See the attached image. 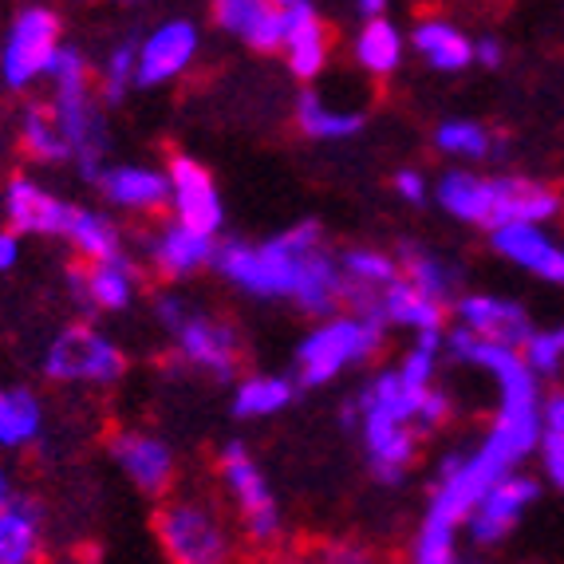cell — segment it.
I'll return each mask as SVG.
<instances>
[{
  "label": "cell",
  "instance_id": "6da1fadb",
  "mask_svg": "<svg viewBox=\"0 0 564 564\" xmlns=\"http://www.w3.org/2000/svg\"><path fill=\"white\" fill-rule=\"evenodd\" d=\"M344 419L359 434L371 478L379 486H403L419 466L426 434L451 423V395L443 387L411 391L395 367H379L359 383Z\"/></svg>",
  "mask_w": 564,
  "mask_h": 564
},
{
  "label": "cell",
  "instance_id": "7a4b0ae2",
  "mask_svg": "<svg viewBox=\"0 0 564 564\" xmlns=\"http://www.w3.org/2000/svg\"><path fill=\"white\" fill-rule=\"evenodd\" d=\"M434 206L458 226L494 234L501 226H549L564 214V194L525 174H481L451 166L443 178H434Z\"/></svg>",
  "mask_w": 564,
  "mask_h": 564
},
{
  "label": "cell",
  "instance_id": "3957f363",
  "mask_svg": "<svg viewBox=\"0 0 564 564\" xmlns=\"http://www.w3.org/2000/svg\"><path fill=\"white\" fill-rule=\"evenodd\" d=\"M324 226L316 217L292 221L269 241H249V237H226L217 241L214 273L253 301H289L301 257L324 249Z\"/></svg>",
  "mask_w": 564,
  "mask_h": 564
},
{
  "label": "cell",
  "instance_id": "277c9868",
  "mask_svg": "<svg viewBox=\"0 0 564 564\" xmlns=\"http://www.w3.org/2000/svg\"><path fill=\"white\" fill-rule=\"evenodd\" d=\"M47 107L56 111L59 131L72 151V170L84 182H99L107 166V147H111V131H107L104 99L95 91V64L87 59L84 47L64 44L52 76H47Z\"/></svg>",
  "mask_w": 564,
  "mask_h": 564
},
{
  "label": "cell",
  "instance_id": "5b68a950",
  "mask_svg": "<svg viewBox=\"0 0 564 564\" xmlns=\"http://www.w3.org/2000/svg\"><path fill=\"white\" fill-rule=\"evenodd\" d=\"M154 536L166 564H234L241 533L206 494H170L154 509Z\"/></svg>",
  "mask_w": 564,
  "mask_h": 564
},
{
  "label": "cell",
  "instance_id": "8992f818",
  "mask_svg": "<svg viewBox=\"0 0 564 564\" xmlns=\"http://www.w3.org/2000/svg\"><path fill=\"white\" fill-rule=\"evenodd\" d=\"M387 328L359 312H336L324 316L301 336L292 351V379L301 387H328L356 367H367L383 351Z\"/></svg>",
  "mask_w": 564,
  "mask_h": 564
},
{
  "label": "cell",
  "instance_id": "52a82bcc",
  "mask_svg": "<svg viewBox=\"0 0 564 564\" xmlns=\"http://www.w3.org/2000/svg\"><path fill=\"white\" fill-rule=\"evenodd\" d=\"M217 481L226 489L229 518H234L241 541H249L253 549L281 545L284 536L281 498H276L273 481H269L264 466L257 462V454L241 438H229L217 451Z\"/></svg>",
  "mask_w": 564,
  "mask_h": 564
},
{
  "label": "cell",
  "instance_id": "ba28073f",
  "mask_svg": "<svg viewBox=\"0 0 564 564\" xmlns=\"http://www.w3.org/2000/svg\"><path fill=\"white\" fill-rule=\"evenodd\" d=\"M40 376L56 387H115L127 376V351L99 324L72 321L44 344Z\"/></svg>",
  "mask_w": 564,
  "mask_h": 564
},
{
  "label": "cell",
  "instance_id": "9c48e42d",
  "mask_svg": "<svg viewBox=\"0 0 564 564\" xmlns=\"http://www.w3.org/2000/svg\"><path fill=\"white\" fill-rule=\"evenodd\" d=\"M64 44V17L52 4H20L0 40V87L29 95L36 84H47Z\"/></svg>",
  "mask_w": 564,
  "mask_h": 564
},
{
  "label": "cell",
  "instance_id": "30bf717a",
  "mask_svg": "<svg viewBox=\"0 0 564 564\" xmlns=\"http://www.w3.org/2000/svg\"><path fill=\"white\" fill-rule=\"evenodd\" d=\"M166 339L174 364L186 367V371H198V376L217 379V383H229L241 371V359H245L241 332L226 316H214V312L198 308V304L186 312V321L170 332Z\"/></svg>",
  "mask_w": 564,
  "mask_h": 564
},
{
  "label": "cell",
  "instance_id": "8fae6325",
  "mask_svg": "<svg viewBox=\"0 0 564 564\" xmlns=\"http://www.w3.org/2000/svg\"><path fill=\"white\" fill-rule=\"evenodd\" d=\"M111 466L139 489L142 498L166 501L178 486V454L151 426H119L107 434Z\"/></svg>",
  "mask_w": 564,
  "mask_h": 564
},
{
  "label": "cell",
  "instance_id": "7c38bea8",
  "mask_svg": "<svg viewBox=\"0 0 564 564\" xmlns=\"http://www.w3.org/2000/svg\"><path fill=\"white\" fill-rule=\"evenodd\" d=\"M139 40V72L134 87L159 91L182 79L202 56V20L194 17H162L159 24L142 32Z\"/></svg>",
  "mask_w": 564,
  "mask_h": 564
},
{
  "label": "cell",
  "instance_id": "4fadbf2b",
  "mask_svg": "<svg viewBox=\"0 0 564 564\" xmlns=\"http://www.w3.org/2000/svg\"><path fill=\"white\" fill-rule=\"evenodd\" d=\"M162 170H166L170 189L166 214L206 237H221V229H226V202H221L214 170L194 159V154H170Z\"/></svg>",
  "mask_w": 564,
  "mask_h": 564
},
{
  "label": "cell",
  "instance_id": "5bb4252c",
  "mask_svg": "<svg viewBox=\"0 0 564 564\" xmlns=\"http://www.w3.org/2000/svg\"><path fill=\"white\" fill-rule=\"evenodd\" d=\"M451 324L470 332L474 339H486V344L513 351L525 348L536 332L525 304L513 301V296H501V292H462L458 301L451 304Z\"/></svg>",
  "mask_w": 564,
  "mask_h": 564
},
{
  "label": "cell",
  "instance_id": "9a60e30c",
  "mask_svg": "<svg viewBox=\"0 0 564 564\" xmlns=\"http://www.w3.org/2000/svg\"><path fill=\"white\" fill-rule=\"evenodd\" d=\"M541 486H545V481L536 478V474H525V470L501 478L498 486L489 489L486 498L478 501V509L470 513V521H466L462 536H466L474 549L506 545V536L513 533V529L525 521L529 509L536 506V498H541Z\"/></svg>",
  "mask_w": 564,
  "mask_h": 564
},
{
  "label": "cell",
  "instance_id": "2e32d148",
  "mask_svg": "<svg viewBox=\"0 0 564 564\" xmlns=\"http://www.w3.org/2000/svg\"><path fill=\"white\" fill-rule=\"evenodd\" d=\"M67 292L84 312L122 316L131 312L142 292V264L131 253L111 257L99 264H72L67 269Z\"/></svg>",
  "mask_w": 564,
  "mask_h": 564
},
{
  "label": "cell",
  "instance_id": "e0dca14e",
  "mask_svg": "<svg viewBox=\"0 0 564 564\" xmlns=\"http://www.w3.org/2000/svg\"><path fill=\"white\" fill-rule=\"evenodd\" d=\"M221 237H206L198 229L182 226L174 217H166L162 226H154L142 241V261L151 273H159L166 284H182L198 273H214V257Z\"/></svg>",
  "mask_w": 564,
  "mask_h": 564
},
{
  "label": "cell",
  "instance_id": "ac0fdd59",
  "mask_svg": "<svg viewBox=\"0 0 564 564\" xmlns=\"http://www.w3.org/2000/svg\"><path fill=\"white\" fill-rule=\"evenodd\" d=\"M72 206L76 202L52 194L36 174H12L0 189L4 229H12L17 237H64Z\"/></svg>",
  "mask_w": 564,
  "mask_h": 564
},
{
  "label": "cell",
  "instance_id": "d6986e66",
  "mask_svg": "<svg viewBox=\"0 0 564 564\" xmlns=\"http://www.w3.org/2000/svg\"><path fill=\"white\" fill-rule=\"evenodd\" d=\"M284 67L292 79L316 84L328 72L332 59V29L321 4L312 0H284Z\"/></svg>",
  "mask_w": 564,
  "mask_h": 564
},
{
  "label": "cell",
  "instance_id": "ffe728a7",
  "mask_svg": "<svg viewBox=\"0 0 564 564\" xmlns=\"http://www.w3.org/2000/svg\"><path fill=\"white\" fill-rule=\"evenodd\" d=\"M209 24L234 36L249 52L281 56L284 47V0H217L209 4Z\"/></svg>",
  "mask_w": 564,
  "mask_h": 564
},
{
  "label": "cell",
  "instance_id": "44dd1931",
  "mask_svg": "<svg viewBox=\"0 0 564 564\" xmlns=\"http://www.w3.org/2000/svg\"><path fill=\"white\" fill-rule=\"evenodd\" d=\"M95 189L104 194V202L119 214L131 217H159L166 214V170L147 166V162H107Z\"/></svg>",
  "mask_w": 564,
  "mask_h": 564
},
{
  "label": "cell",
  "instance_id": "7402d4cb",
  "mask_svg": "<svg viewBox=\"0 0 564 564\" xmlns=\"http://www.w3.org/2000/svg\"><path fill=\"white\" fill-rule=\"evenodd\" d=\"M406 47L431 72H443V76H458V72L474 67V36L443 12H426L414 20L406 32Z\"/></svg>",
  "mask_w": 564,
  "mask_h": 564
},
{
  "label": "cell",
  "instance_id": "603a6c76",
  "mask_svg": "<svg viewBox=\"0 0 564 564\" xmlns=\"http://www.w3.org/2000/svg\"><path fill=\"white\" fill-rule=\"evenodd\" d=\"M371 321H379L387 332L391 328L411 332V339L414 336H446V328H451V308L399 276L395 284H387V289L376 296Z\"/></svg>",
  "mask_w": 564,
  "mask_h": 564
},
{
  "label": "cell",
  "instance_id": "cb8c5ba5",
  "mask_svg": "<svg viewBox=\"0 0 564 564\" xmlns=\"http://www.w3.org/2000/svg\"><path fill=\"white\" fill-rule=\"evenodd\" d=\"M344 301H348V281H344V269H339V253H332L324 245L316 253L301 257V269H296L289 296L292 308L324 321V316L344 312Z\"/></svg>",
  "mask_w": 564,
  "mask_h": 564
},
{
  "label": "cell",
  "instance_id": "d4e9b609",
  "mask_svg": "<svg viewBox=\"0 0 564 564\" xmlns=\"http://www.w3.org/2000/svg\"><path fill=\"white\" fill-rule=\"evenodd\" d=\"M489 245L509 264L564 289V241H556L549 226H501L489 234Z\"/></svg>",
  "mask_w": 564,
  "mask_h": 564
},
{
  "label": "cell",
  "instance_id": "484cf974",
  "mask_svg": "<svg viewBox=\"0 0 564 564\" xmlns=\"http://www.w3.org/2000/svg\"><path fill=\"white\" fill-rule=\"evenodd\" d=\"M339 269H344V281H348V301H344V308L359 312V316H371L379 292L403 276L399 253H387L379 245H348V249L339 253Z\"/></svg>",
  "mask_w": 564,
  "mask_h": 564
},
{
  "label": "cell",
  "instance_id": "4316f807",
  "mask_svg": "<svg viewBox=\"0 0 564 564\" xmlns=\"http://www.w3.org/2000/svg\"><path fill=\"white\" fill-rule=\"evenodd\" d=\"M47 549V513L40 498L17 494L0 506V564H40Z\"/></svg>",
  "mask_w": 564,
  "mask_h": 564
},
{
  "label": "cell",
  "instance_id": "83f0119b",
  "mask_svg": "<svg viewBox=\"0 0 564 564\" xmlns=\"http://www.w3.org/2000/svg\"><path fill=\"white\" fill-rule=\"evenodd\" d=\"M301 383L292 379V371H245L234 379L229 391V414L241 423H261V419H276L296 403Z\"/></svg>",
  "mask_w": 564,
  "mask_h": 564
},
{
  "label": "cell",
  "instance_id": "f1b7e54d",
  "mask_svg": "<svg viewBox=\"0 0 564 564\" xmlns=\"http://www.w3.org/2000/svg\"><path fill=\"white\" fill-rule=\"evenodd\" d=\"M292 122L308 142H348L367 127V115L356 107L332 104L321 87H301L292 104Z\"/></svg>",
  "mask_w": 564,
  "mask_h": 564
},
{
  "label": "cell",
  "instance_id": "f546056e",
  "mask_svg": "<svg viewBox=\"0 0 564 564\" xmlns=\"http://www.w3.org/2000/svg\"><path fill=\"white\" fill-rule=\"evenodd\" d=\"M59 241L76 253V264H99L127 253V237H122L119 221L104 209L79 206V202L72 206V217H67V229Z\"/></svg>",
  "mask_w": 564,
  "mask_h": 564
},
{
  "label": "cell",
  "instance_id": "4dcf8cb0",
  "mask_svg": "<svg viewBox=\"0 0 564 564\" xmlns=\"http://www.w3.org/2000/svg\"><path fill=\"white\" fill-rule=\"evenodd\" d=\"M17 147L32 166H72V151L47 99H29L17 115Z\"/></svg>",
  "mask_w": 564,
  "mask_h": 564
},
{
  "label": "cell",
  "instance_id": "1f68e13d",
  "mask_svg": "<svg viewBox=\"0 0 564 564\" xmlns=\"http://www.w3.org/2000/svg\"><path fill=\"white\" fill-rule=\"evenodd\" d=\"M351 64L371 79H391L406 64V32L395 20H371L351 32Z\"/></svg>",
  "mask_w": 564,
  "mask_h": 564
},
{
  "label": "cell",
  "instance_id": "d6a6232c",
  "mask_svg": "<svg viewBox=\"0 0 564 564\" xmlns=\"http://www.w3.org/2000/svg\"><path fill=\"white\" fill-rule=\"evenodd\" d=\"M47 411L32 387H0V451H29L44 438Z\"/></svg>",
  "mask_w": 564,
  "mask_h": 564
},
{
  "label": "cell",
  "instance_id": "836d02e7",
  "mask_svg": "<svg viewBox=\"0 0 564 564\" xmlns=\"http://www.w3.org/2000/svg\"><path fill=\"white\" fill-rule=\"evenodd\" d=\"M431 142L443 159L458 162L462 170H474L478 162L494 159V151H498V131L486 127L481 119H470V115H454V119H443L434 127Z\"/></svg>",
  "mask_w": 564,
  "mask_h": 564
},
{
  "label": "cell",
  "instance_id": "e575fe53",
  "mask_svg": "<svg viewBox=\"0 0 564 564\" xmlns=\"http://www.w3.org/2000/svg\"><path fill=\"white\" fill-rule=\"evenodd\" d=\"M399 269H403V281H411L414 289L434 296V301L446 304V308L462 296L458 264L446 261L443 253H431L423 245H403V249H399Z\"/></svg>",
  "mask_w": 564,
  "mask_h": 564
},
{
  "label": "cell",
  "instance_id": "d590c367",
  "mask_svg": "<svg viewBox=\"0 0 564 564\" xmlns=\"http://www.w3.org/2000/svg\"><path fill=\"white\" fill-rule=\"evenodd\" d=\"M536 466H541V481H549L553 489H564V387L545 391Z\"/></svg>",
  "mask_w": 564,
  "mask_h": 564
},
{
  "label": "cell",
  "instance_id": "8d00e7d4",
  "mask_svg": "<svg viewBox=\"0 0 564 564\" xmlns=\"http://www.w3.org/2000/svg\"><path fill=\"white\" fill-rule=\"evenodd\" d=\"M134 72H139V40L134 36L115 40L111 52L95 67V91H99L104 107L122 104L134 91Z\"/></svg>",
  "mask_w": 564,
  "mask_h": 564
},
{
  "label": "cell",
  "instance_id": "74e56055",
  "mask_svg": "<svg viewBox=\"0 0 564 564\" xmlns=\"http://www.w3.org/2000/svg\"><path fill=\"white\" fill-rule=\"evenodd\" d=\"M521 359L541 383H556L564 376V324L556 328H536L533 339L521 348Z\"/></svg>",
  "mask_w": 564,
  "mask_h": 564
},
{
  "label": "cell",
  "instance_id": "f35d334b",
  "mask_svg": "<svg viewBox=\"0 0 564 564\" xmlns=\"http://www.w3.org/2000/svg\"><path fill=\"white\" fill-rule=\"evenodd\" d=\"M316 564H391L379 549L364 545V541H328L321 553L312 556Z\"/></svg>",
  "mask_w": 564,
  "mask_h": 564
},
{
  "label": "cell",
  "instance_id": "ab89813d",
  "mask_svg": "<svg viewBox=\"0 0 564 564\" xmlns=\"http://www.w3.org/2000/svg\"><path fill=\"white\" fill-rule=\"evenodd\" d=\"M391 189H395L406 206H426V202H434V182L426 178L419 166L395 170V174H391Z\"/></svg>",
  "mask_w": 564,
  "mask_h": 564
},
{
  "label": "cell",
  "instance_id": "60d3db41",
  "mask_svg": "<svg viewBox=\"0 0 564 564\" xmlns=\"http://www.w3.org/2000/svg\"><path fill=\"white\" fill-rule=\"evenodd\" d=\"M474 64L489 67V72L506 64V40H501L498 32H481V36H474Z\"/></svg>",
  "mask_w": 564,
  "mask_h": 564
},
{
  "label": "cell",
  "instance_id": "b9f144b4",
  "mask_svg": "<svg viewBox=\"0 0 564 564\" xmlns=\"http://www.w3.org/2000/svg\"><path fill=\"white\" fill-rule=\"evenodd\" d=\"M20 257H24V237H17L12 229H0V276L20 269Z\"/></svg>",
  "mask_w": 564,
  "mask_h": 564
},
{
  "label": "cell",
  "instance_id": "7bdbcfd3",
  "mask_svg": "<svg viewBox=\"0 0 564 564\" xmlns=\"http://www.w3.org/2000/svg\"><path fill=\"white\" fill-rule=\"evenodd\" d=\"M351 17H356V24H371V20L391 17V4H387V0H356V4H351Z\"/></svg>",
  "mask_w": 564,
  "mask_h": 564
},
{
  "label": "cell",
  "instance_id": "ee69618b",
  "mask_svg": "<svg viewBox=\"0 0 564 564\" xmlns=\"http://www.w3.org/2000/svg\"><path fill=\"white\" fill-rule=\"evenodd\" d=\"M17 494H24V489L17 486V478H12V470L9 466H0V506H9Z\"/></svg>",
  "mask_w": 564,
  "mask_h": 564
},
{
  "label": "cell",
  "instance_id": "f6af8a7d",
  "mask_svg": "<svg viewBox=\"0 0 564 564\" xmlns=\"http://www.w3.org/2000/svg\"><path fill=\"white\" fill-rule=\"evenodd\" d=\"M276 564H316L312 556H284V561H276Z\"/></svg>",
  "mask_w": 564,
  "mask_h": 564
},
{
  "label": "cell",
  "instance_id": "bcb514c9",
  "mask_svg": "<svg viewBox=\"0 0 564 564\" xmlns=\"http://www.w3.org/2000/svg\"><path fill=\"white\" fill-rule=\"evenodd\" d=\"M462 564H481V561H462Z\"/></svg>",
  "mask_w": 564,
  "mask_h": 564
}]
</instances>
